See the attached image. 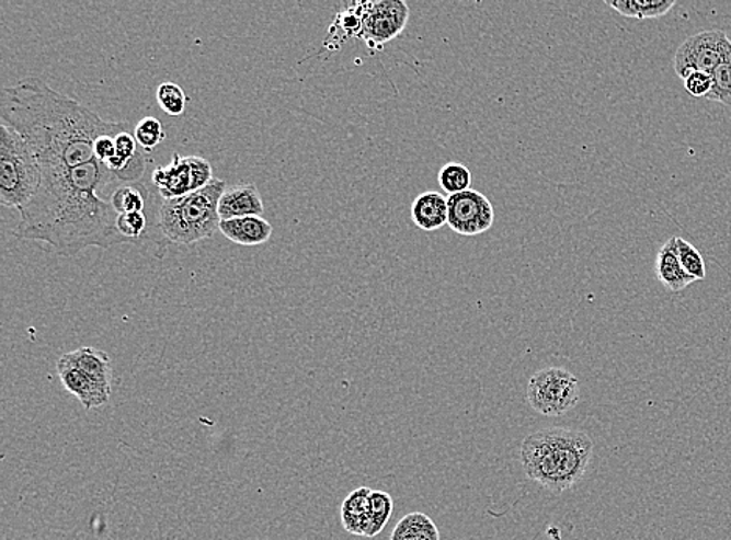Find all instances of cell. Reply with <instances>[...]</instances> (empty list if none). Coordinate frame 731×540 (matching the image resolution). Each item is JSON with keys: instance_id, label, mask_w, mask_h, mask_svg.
Instances as JSON below:
<instances>
[{"instance_id": "obj_30", "label": "cell", "mask_w": 731, "mask_h": 540, "mask_svg": "<svg viewBox=\"0 0 731 540\" xmlns=\"http://www.w3.org/2000/svg\"><path fill=\"white\" fill-rule=\"evenodd\" d=\"M94 154L103 164L116 157V143H114L113 136H102L95 140Z\"/></svg>"}, {"instance_id": "obj_9", "label": "cell", "mask_w": 731, "mask_h": 540, "mask_svg": "<svg viewBox=\"0 0 731 540\" xmlns=\"http://www.w3.org/2000/svg\"><path fill=\"white\" fill-rule=\"evenodd\" d=\"M411 10L402 0L361 2V35L373 50L382 49L387 43L398 38L408 25Z\"/></svg>"}, {"instance_id": "obj_3", "label": "cell", "mask_w": 731, "mask_h": 540, "mask_svg": "<svg viewBox=\"0 0 731 540\" xmlns=\"http://www.w3.org/2000/svg\"><path fill=\"white\" fill-rule=\"evenodd\" d=\"M593 449L592 438L586 433L571 428L532 433L522 446L524 473L545 490L561 494L581 482Z\"/></svg>"}, {"instance_id": "obj_6", "label": "cell", "mask_w": 731, "mask_h": 540, "mask_svg": "<svg viewBox=\"0 0 731 540\" xmlns=\"http://www.w3.org/2000/svg\"><path fill=\"white\" fill-rule=\"evenodd\" d=\"M527 402L542 416H563L578 405L581 387L578 377L563 368H545L530 377Z\"/></svg>"}, {"instance_id": "obj_8", "label": "cell", "mask_w": 731, "mask_h": 540, "mask_svg": "<svg viewBox=\"0 0 731 540\" xmlns=\"http://www.w3.org/2000/svg\"><path fill=\"white\" fill-rule=\"evenodd\" d=\"M214 180L208 159L172 154L171 164L157 168L151 173V184L157 187L162 199H173L190 195L208 186Z\"/></svg>"}, {"instance_id": "obj_27", "label": "cell", "mask_w": 731, "mask_h": 540, "mask_svg": "<svg viewBox=\"0 0 731 540\" xmlns=\"http://www.w3.org/2000/svg\"><path fill=\"white\" fill-rule=\"evenodd\" d=\"M147 229V217L144 212L121 214L117 217V231L130 243H136Z\"/></svg>"}, {"instance_id": "obj_12", "label": "cell", "mask_w": 731, "mask_h": 540, "mask_svg": "<svg viewBox=\"0 0 731 540\" xmlns=\"http://www.w3.org/2000/svg\"><path fill=\"white\" fill-rule=\"evenodd\" d=\"M264 212V203L256 184H238L227 188L219 202L220 220L232 218L261 217Z\"/></svg>"}, {"instance_id": "obj_11", "label": "cell", "mask_w": 731, "mask_h": 540, "mask_svg": "<svg viewBox=\"0 0 731 540\" xmlns=\"http://www.w3.org/2000/svg\"><path fill=\"white\" fill-rule=\"evenodd\" d=\"M58 374L62 387L69 391L70 394L76 395L81 402V405L87 410L98 409V406L105 405L110 401V393L101 390L91 382L87 374L81 372L72 361L69 360L68 355H61L57 364Z\"/></svg>"}, {"instance_id": "obj_23", "label": "cell", "mask_w": 731, "mask_h": 540, "mask_svg": "<svg viewBox=\"0 0 731 540\" xmlns=\"http://www.w3.org/2000/svg\"><path fill=\"white\" fill-rule=\"evenodd\" d=\"M111 205L117 214L144 212L146 209V199L140 194L139 188L132 184H122L113 192L110 198Z\"/></svg>"}, {"instance_id": "obj_20", "label": "cell", "mask_w": 731, "mask_h": 540, "mask_svg": "<svg viewBox=\"0 0 731 540\" xmlns=\"http://www.w3.org/2000/svg\"><path fill=\"white\" fill-rule=\"evenodd\" d=\"M472 175L470 169L461 164V162H448L438 172V184H441L443 192H446L449 197L470 191Z\"/></svg>"}, {"instance_id": "obj_5", "label": "cell", "mask_w": 731, "mask_h": 540, "mask_svg": "<svg viewBox=\"0 0 731 540\" xmlns=\"http://www.w3.org/2000/svg\"><path fill=\"white\" fill-rule=\"evenodd\" d=\"M41 164L31 146L9 125H0V203L21 210L35 197Z\"/></svg>"}, {"instance_id": "obj_2", "label": "cell", "mask_w": 731, "mask_h": 540, "mask_svg": "<svg viewBox=\"0 0 731 540\" xmlns=\"http://www.w3.org/2000/svg\"><path fill=\"white\" fill-rule=\"evenodd\" d=\"M2 124L20 133L44 165H79L98 161L95 140L128 131L124 122L103 120L77 100L60 94L38 77L3 89Z\"/></svg>"}, {"instance_id": "obj_7", "label": "cell", "mask_w": 731, "mask_h": 540, "mask_svg": "<svg viewBox=\"0 0 731 540\" xmlns=\"http://www.w3.org/2000/svg\"><path fill=\"white\" fill-rule=\"evenodd\" d=\"M731 57V39L723 30L712 28L689 36L675 51L674 69L682 80L693 72L712 73Z\"/></svg>"}, {"instance_id": "obj_26", "label": "cell", "mask_w": 731, "mask_h": 540, "mask_svg": "<svg viewBox=\"0 0 731 540\" xmlns=\"http://www.w3.org/2000/svg\"><path fill=\"white\" fill-rule=\"evenodd\" d=\"M712 76V89L707 100L731 106V57L723 61Z\"/></svg>"}, {"instance_id": "obj_18", "label": "cell", "mask_w": 731, "mask_h": 540, "mask_svg": "<svg viewBox=\"0 0 731 540\" xmlns=\"http://www.w3.org/2000/svg\"><path fill=\"white\" fill-rule=\"evenodd\" d=\"M605 3L623 16L640 21L662 18L675 7V0H607Z\"/></svg>"}, {"instance_id": "obj_4", "label": "cell", "mask_w": 731, "mask_h": 540, "mask_svg": "<svg viewBox=\"0 0 731 540\" xmlns=\"http://www.w3.org/2000/svg\"><path fill=\"white\" fill-rule=\"evenodd\" d=\"M227 184L214 177L208 186L190 195L161 199L158 210V228L168 242L175 245H194L210 239L220 227L219 202Z\"/></svg>"}, {"instance_id": "obj_24", "label": "cell", "mask_w": 731, "mask_h": 540, "mask_svg": "<svg viewBox=\"0 0 731 540\" xmlns=\"http://www.w3.org/2000/svg\"><path fill=\"white\" fill-rule=\"evenodd\" d=\"M135 139L144 153H149L165 139L164 127L157 117H144L135 127Z\"/></svg>"}, {"instance_id": "obj_14", "label": "cell", "mask_w": 731, "mask_h": 540, "mask_svg": "<svg viewBox=\"0 0 731 540\" xmlns=\"http://www.w3.org/2000/svg\"><path fill=\"white\" fill-rule=\"evenodd\" d=\"M219 231L232 243L258 246L271 240L273 227L262 217H242L220 221Z\"/></svg>"}, {"instance_id": "obj_25", "label": "cell", "mask_w": 731, "mask_h": 540, "mask_svg": "<svg viewBox=\"0 0 731 540\" xmlns=\"http://www.w3.org/2000/svg\"><path fill=\"white\" fill-rule=\"evenodd\" d=\"M677 251L686 275L696 279V283L697 280H704L705 277H707V265H705L704 257H701L699 250L692 245V243L677 237Z\"/></svg>"}, {"instance_id": "obj_22", "label": "cell", "mask_w": 731, "mask_h": 540, "mask_svg": "<svg viewBox=\"0 0 731 540\" xmlns=\"http://www.w3.org/2000/svg\"><path fill=\"white\" fill-rule=\"evenodd\" d=\"M393 513V498L387 492L372 491L370 495V532L368 538H375L386 528Z\"/></svg>"}, {"instance_id": "obj_19", "label": "cell", "mask_w": 731, "mask_h": 540, "mask_svg": "<svg viewBox=\"0 0 731 540\" xmlns=\"http://www.w3.org/2000/svg\"><path fill=\"white\" fill-rule=\"evenodd\" d=\"M390 540H441V531L426 514L411 513L398 521Z\"/></svg>"}, {"instance_id": "obj_15", "label": "cell", "mask_w": 731, "mask_h": 540, "mask_svg": "<svg viewBox=\"0 0 731 540\" xmlns=\"http://www.w3.org/2000/svg\"><path fill=\"white\" fill-rule=\"evenodd\" d=\"M448 198L441 192H424L412 203L411 217L413 225L423 231L431 232L448 225Z\"/></svg>"}, {"instance_id": "obj_1", "label": "cell", "mask_w": 731, "mask_h": 540, "mask_svg": "<svg viewBox=\"0 0 731 540\" xmlns=\"http://www.w3.org/2000/svg\"><path fill=\"white\" fill-rule=\"evenodd\" d=\"M35 197L20 210L13 234L18 239L44 242L65 257L87 248L110 250L128 242L117 231V217L102 192L119 183L103 162L79 168L44 165Z\"/></svg>"}, {"instance_id": "obj_10", "label": "cell", "mask_w": 731, "mask_h": 540, "mask_svg": "<svg viewBox=\"0 0 731 540\" xmlns=\"http://www.w3.org/2000/svg\"><path fill=\"white\" fill-rule=\"evenodd\" d=\"M448 227L457 234L481 235L493 227V205L486 195L475 188L448 197Z\"/></svg>"}, {"instance_id": "obj_29", "label": "cell", "mask_w": 731, "mask_h": 540, "mask_svg": "<svg viewBox=\"0 0 731 540\" xmlns=\"http://www.w3.org/2000/svg\"><path fill=\"white\" fill-rule=\"evenodd\" d=\"M116 143V157L124 162H130L138 157V142H136L135 135L130 131L121 133L114 138Z\"/></svg>"}, {"instance_id": "obj_21", "label": "cell", "mask_w": 731, "mask_h": 540, "mask_svg": "<svg viewBox=\"0 0 731 540\" xmlns=\"http://www.w3.org/2000/svg\"><path fill=\"white\" fill-rule=\"evenodd\" d=\"M187 100L190 99L184 94L183 88L180 84L172 83V81H165L157 89L158 105L168 116H183Z\"/></svg>"}, {"instance_id": "obj_13", "label": "cell", "mask_w": 731, "mask_h": 540, "mask_svg": "<svg viewBox=\"0 0 731 540\" xmlns=\"http://www.w3.org/2000/svg\"><path fill=\"white\" fill-rule=\"evenodd\" d=\"M656 279L663 284L666 290L672 294L685 290L689 285L696 283L692 276L686 275L681 264L677 251V237H671L662 248L655 258Z\"/></svg>"}, {"instance_id": "obj_28", "label": "cell", "mask_w": 731, "mask_h": 540, "mask_svg": "<svg viewBox=\"0 0 731 540\" xmlns=\"http://www.w3.org/2000/svg\"><path fill=\"white\" fill-rule=\"evenodd\" d=\"M686 92L693 97H708L712 89V76L707 72H693L688 79L683 80Z\"/></svg>"}, {"instance_id": "obj_17", "label": "cell", "mask_w": 731, "mask_h": 540, "mask_svg": "<svg viewBox=\"0 0 731 540\" xmlns=\"http://www.w3.org/2000/svg\"><path fill=\"white\" fill-rule=\"evenodd\" d=\"M370 495L372 490L362 486L351 492L342 505L343 528L351 535L365 536L370 532Z\"/></svg>"}, {"instance_id": "obj_16", "label": "cell", "mask_w": 731, "mask_h": 540, "mask_svg": "<svg viewBox=\"0 0 731 540\" xmlns=\"http://www.w3.org/2000/svg\"><path fill=\"white\" fill-rule=\"evenodd\" d=\"M81 372L90 377L92 383L111 394V360L108 354L95 347H80L66 354Z\"/></svg>"}]
</instances>
